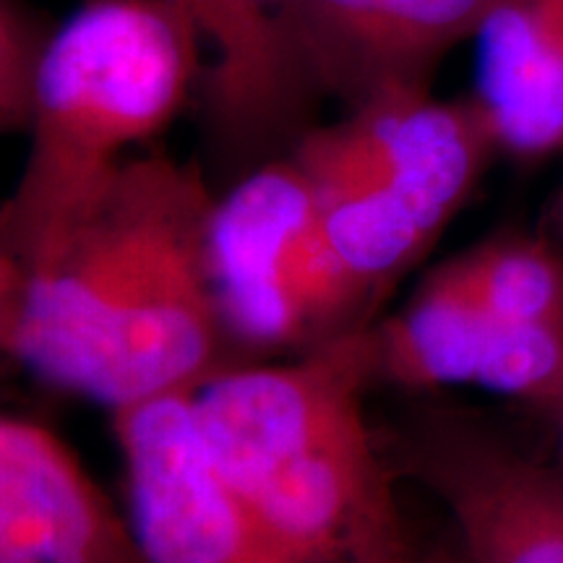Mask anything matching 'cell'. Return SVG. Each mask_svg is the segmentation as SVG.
<instances>
[{
    "instance_id": "1",
    "label": "cell",
    "mask_w": 563,
    "mask_h": 563,
    "mask_svg": "<svg viewBox=\"0 0 563 563\" xmlns=\"http://www.w3.org/2000/svg\"><path fill=\"white\" fill-rule=\"evenodd\" d=\"M217 196L165 152L131 157L47 264L24 274L5 355L112 410L228 368L209 266Z\"/></svg>"
},
{
    "instance_id": "2",
    "label": "cell",
    "mask_w": 563,
    "mask_h": 563,
    "mask_svg": "<svg viewBox=\"0 0 563 563\" xmlns=\"http://www.w3.org/2000/svg\"><path fill=\"white\" fill-rule=\"evenodd\" d=\"M371 323L282 363H235L194 394L209 452L290 563H415L365 420Z\"/></svg>"
},
{
    "instance_id": "3",
    "label": "cell",
    "mask_w": 563,
    "mask_h": 563,
    "mask_svg": "<svg viewBox=\"0 0 563 563\" xmlns=\"http://www.w3.org/2000/svg\"><path fill=\"white\" fill-rule=\"evenodd\" d=\"M178 0H87L47 37L32 84L30 154L0 201V249L30 274L81 228L110 183L178 115L196 76Z\"/></svg>"
},
{
    "instance_id": "4",
    "label": "cell",
    "mask_w": 563,
    "mask_h": 563,
    "mask_svg": "<svg viewBox=\"0 0 563 563\" xmlns=\"http://www.w3.org/2000/svg\"><path fill=\"white\" fill-rule=\"evenodd\" d=\"M112 428L146 563H290L209 452L194 394L118 407Z\"/></svg>"
},
{
    "instance_id": "5",
    "label": "cell",
    "mask_w": 563,
    "mask_h": 563,
    "mask_svg": "<svg viewBox=\"0 0 563 563\" xmlns=\"http://www.w3.org/2000/svg\"><path fill=\"white\" fill-rule=\"evenodd\" d=\"M319 196L290 152L243 173L214 199L209 266L230 347L300 352L295 295Z\"/></svg>"
},
{
    "instance_id": "6",
    "label": "cell",
    "mask_w": 563,
    "mask_h": 563,
    "mask_svg": "<svg viewBox=\"0 0 563 563\" xmlns=\"http://www.w3.org/2000/svg\"><path fill=\"white\" fill-rule=\"evenodd\" d=\"M376 382L402 389L473 386L559 410L563 329L496 319L441 264L391 319L371 327Z\"/></svg>"
},
{
    "instance_id": "7",
    "label": "cell",
    "mask_w": 563,
    "mask_h": 563,
    "mask_svg": "<svg viewBox=\"0 0 563 563\" xmlns=\"http://www.w3.org/2000/svg\"><path fill=\"white\" fill-rule=\"evenodd\" d=\"M214 47L203 118L217 159L243 173L290 152L319 91L290 26V0H178Z\"/></svg>"
},
{
    "instance_id": "8",
    "label": "cell",
    "mask_w": 563,
    "mask_h": 563,
    "mask_svg": "<svg viewBox=\"0 0 563 563\" xmlns=\"http://www.w3.org/2000/svg\"><path fill=\"white\" fill-rule=\"evenodd\" d=\"M405 462L452 514L464 563H563V477L470 428L435 422Z\"/></svg>"
},
{
    "instance_id": "9",
    "label": "cell",
    "mask_w": 563,
    "mask_h": 563,
    "mask_svg": "<svg viewBox=\"0 0 563 563\" xmlns=\"http://www.w3.org/2000/svg\"><path fill=\"white\" fill-rule=\"evenodd\" d=\"M0 563H146L58 435L0 412Z\"/></svg>"
},
{
    "instance_id": "10",
    "label": "cell",
    "mask_w": 563,
    "mask_h": 563,
    "mask_svg": "<svg viewBox=\"0 0 563 563\" xmlns=\"http://www.w3.org/2000/svg\"><path fill=\"white\" fill-rule=\"evenodd\" d=\"M475 37V102L498 150L545 157L563 146V0H498Z\"/></svg>"
},
{
    "instance_id": "11",
    "label": "cell",
    "mask_w": 563,
    "mask_h": 563,
    "mask_svg": "<svg viewBox=\"0 0 563 563\" xmlns=\"http://www.w3.org/2000/svg\"><path fill=\"white\" fill-rule=\"evenodd\" d=\"M462 290L496 319L563 329V256L532 238H493L446 262Z\"/></svg>"
},
{
    "instance_id": "12",
    "label": "cell",
    "mask_w": 563,
    "mask_h": 563,
    "mask_svg": "<svg viewBox=\"0 0 563 563\" xmlns=\"http://www.w3.org/2000/svg\"><path fill=\"white\" fill-rule=\"evenodd\" d=\"M496 5L498 0H378L371 97L384 89L428 87L443 55L475 37Z\"/></svg>"
},
{
    "instance_id": "13",
    "label": "cell",
    "mask_w": 563,
    "mask_h": 563,
    "mask_svg": "<svg viewBox=\"0 0 563 563\" xmlns=\"http://www.w3.org/2000/svg\"><path fill=\"white\" fill-rule=\"evenodd\" d=\"M290 26L319 95L340 97L350 108L368 100L378 0H290Z\"/></svg>"
},
{
    "instance_id": "14",
    "label": "cell",
    "mask_w": 563,
    "mask_h": 563,
    "mask_svg": "<svg viewBox=\"0 0 563 563\" xmlns=\"http://www.w3.org/2000/svg\"><path fill=\"white\" fill-rule=\"evenodd\" d=\"M47 34L16 0H0V133L26 131L34 70Z\"/></svg>"
},
{
    "instance_id": "15",
    "label": "cell",
    "mask_w": 563,
    "mask_h": 563,
    "mask_svg": "<svg viewBox=\"0 0 563 563\" xmlns=\"http://www.w3.org/2000/svg\"><path fill=\"white\" fill-rule=\"evenodd\" d=\"M21 295H24V272L0 249V352L3 355L9 352L13 327H16Z\"/></svg>"
},
{
    "instance_id": "16",
    "label": "cell",
    "mask_w": 563,
    "mask_h": 563,
    "mask_svg": "<svg viewBox=\"0 0 563 563\" xmlns=\"http://www.w3.org/2000/svg\"><path fill=\"white\" fill-rule=\"evenodd\" d=\"M415 563H464V555H462V551H460V555L439 553V555H431V559H426V561H415Z\"/></svg>"
},
{
    "instance_id": "17",
    "label": "cell",
    "mask_w": 563,
    "mask_h": 563,
    "mask_svg": "<svg viewBox=\"0 0 563 563\" xmlns=\"http://www.w3.org/2000/svg\"><path fill=\"white\" fill-rule=\"evenodd\" d=\"M559 415H561V426H563V402H561V407H559Z\"/></svg>"
}]
</instances>
